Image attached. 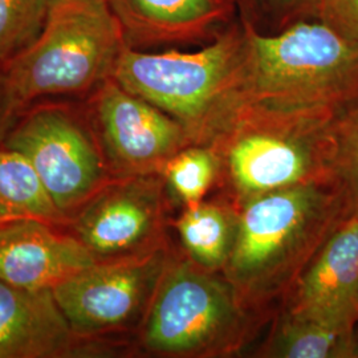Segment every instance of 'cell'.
Returning a JSON list of instances; mask_svg holds the SVG:
<instances>
[{
    "mask_svg": "<svg viewBox=\"0 0 358 358\" xmlns=\"http://www.w3.org/2000/svg\"><path fill=\"white\" fill-rule=\"evenodd\" d=\"M345 215L329 183L267 192L241 206L235 242L222 273L242 306L264 321L271 313L275 316Z\"/></svg>",
    "mask_w": 358,
    "mask_h": 358,
    "instance_id": "6da1fadb",
    "label": "cell"
},
{
    "mask_svg": "<svg viewBox=\"0 0 358 358\" xmlns=\"http://www.w3.org/2000/svg\"><path fill=\"white\" fill-rule=\"evenodd\" d=\"M337 117L325 110L241 103L207 143L219 162L217 194L241 207L287 187L331 185Z\"/></svg>",
    "mask_w": 358,
    "mask_h": 358,
    "instance_id": "7a4b0ae2",
    "label": "cell"
},
{
    "mask_svg": "<svg viewBox=\"0 0 358 358\" xmlns=\"http://www.w3.org/2000/svg\"><path fill=\"white\" fill-rule=\"evenodd\" d=\"M244 26H232L198 51L149 53L125 47L112 78L183 125L192 145H207L242 103Z\"/></svg>",
    "mask_w": 358,
    "mask_h": 358,
    "instance_id": "3957f363",
    "label": "cell"
},
{
    "mask_svg": "<svg viewBox=\"0 0 358 358\" xmlns=\"http://www.w3.org/2000/svg\"><path fill=\"white\" fill-rule=\"evenodd\" d=\"M242 103L343 115L358 103V47L321 20L262 35L244 22Z\"/></svg>",
    "mask_w": 358,
    "mask_h": 358,
    "instance_id": "277c9868",
    "label": "cell"
},
{
    "mask_svg": "<svg viewBox=\"0 0 358 358\" xmlns=\"http://www.w3.org/2000/svg\"><path fill=\"white\" fill-rule=\"evenodd\" d=\"M263 322L242 306L222 272L198 266L173 245L136 333L137 345L157 357H230Z\"/></svg>",
    "mask_w": 358,
    "mask_h": 358,
    "instance_id": "5b68a950",
    "label": "cell"
},
{
    "mask_svg": "<svg viewBox=\"0 0 358 358\" xmlns=\"http://www.w3.org/2000/svg\"><path fill=\"white\" fill-rule=\"evenodd\" d=\"M127 40L108 0H52L38 38L3 66L22 109L88 96L113 75Z\"/></svg>",
    "mask_w": 358,
    "mask_h": 358,
    "instance_id": "8992f818",
    "label": "cell"
},
{
    "mask_svg": "<svg viewBox=\"0 0 358 358\" xmlns=\"http://www.w3.org/2000/svg\"><path fill=\"white\" fill-rule=\"evenodd\" d=\"M1 146L26 157L69 219L112 179L84 103L28 105Z\"/></svg>",
    "mask_w": 358,
    "mask_h": 358,
    "instance_id": "52a82bcc",
    "label": "cell"
},
{
    "mask_svg": "<svg viewBox=\"0 0 358 358\" xmlns=\"http://www.w3.org/2000/svg\"><path fill=\"white\" fill-rule=\"evenodd\" d=\"M171 242L145 255L94 262L52 292L77 337L113 341L138 331L165 269Z\"/></svg>",
    "mask_w": 358,
    "mask_h": 358,
    "instance_id": "ba28073f",
    "label": "cell"
},
{
    "mask_svg": "<svg viewBox=\"0 0 358 358\" xmlns=\"http://www.w3.org/2000/svg\"><path fill=\"white\" fill-rule=\"evenodd\" d=\"M171 205L161 173L112 178L71 217L66 230L94 262L145 255L170 243Z\"/></svg>",
    "mask_w": 358,
    "mask_h": 358,
    "instance_id": "9c48e42d",
    "label": "cell"
},
{
    "mask_svg": "<svg viewBox=\"0 0 358 358\" xmlns=\"http://www.w3.org/2000/svg\"><path fill=\"white\" fill-rule=\"evenodd\" d=\"M84 108L112 178L161 173L174 154L192 145L176 118L112 77L88 94Z\"/></svg>",
    "mask_w": 358,
    "mask_h": 358,
    "instance_id": "30bf717a",
    "label": "cell"
},
{
    "mask_svg": "<svg viewBox=\"0 0 358 358\" xmlns=\"http://www.w3.org/2000/svg\"><path fill=\"white\" fill-rule=\"evenodd\" d=\"M279 309L338 329H357L358 213L341 219Z\"/></svg>",
    "mask_w": 358,
    "mask_h": 358,
    "instance_id": "8fae6325",
    "label": "cell"
},
{
    "mask_svg": "<svg viewBox=\"0 0 358 358\" xmlns=\"http://www.w3.org/2000/svg\"><path fill=\"white\" fill-rule=\"evenodd\" d=\"M72 331L52 289H27L0 279V358H65L115 352Z\"/></svg>",
    "mask_w": 358,
    "mask_h": 358,
    "instance_id": "7c38bea8",
    "label": "cell"
},
{
    "mask_svg": "<svg viewBox=\"0 0 358 358\" xmlns=\"http://www.w3.org/2000/svg\"><path fill=\"white\" fill-rule=\"evenodd\" d=\"M94 263L66 227L24 219L0 224V279L27 289H52Z\"/></svg>",
    "mask_w": 358,
    "mask_h": 358,
    "instance_id": "4fadbf2b",
    "label": "cell"
},
{
    "mask_svg": "<svg viewBox=\"0 0 358 358\" xmlns=\"http://www.w3.org/2000/svg\"><path fill=\"white\" fill-rule=\"evenodd\" d=\"M128 47L186 44L215 38L235 11L234 0H108Z\"/></svg>",
    "mask_w": 358,
    "mask_h": 358,
    "instance_id": "5bb4252c",
    "label": "cell"
},
{
    "mask_svg": "<svg viewBox=\"0 0 358 358\" xmlns=\"http://www.w3.org/2000/svg\"><path fill=\"white\" fill-rule=\"evenodd\" d=\"M239 207L223 195L205 199L192 207H182L178 215L170 219V227L177 235L182 251L198 266L222 272L235 242Z\"/></svg>",
    "mask_w": 358,
    "mask_h": 358,
    "instance_id": "9a60e30c",
    "label": "cell"
},
{
    "mask_svg": "<svg viewBox=\"0 0 358 358\" xmlns=\"http://www.w3.org/2000/svg\"><path fill=\"white\" fill-rule=\"evenodd\" d=\"M260 357L358 358V334L279 309Z\"/></svg>",
    "mask_w": 358,
    "mask_h": 358,
    "instance_id": "2e32d148",
    "label": "cell"
},
{
    "mask_svg": "<svg viewBox=\"0 0 358 358\" xmlns=\"http://www.w3.org/2000/svg\"><path fill=\"white\" fill-rule=\"evenodd\" d=\"M24 219L69 223L26 157L0 146V224Z\"/></svg>",
    "mask_w": 358,
    "mask_h": 358,
    "instance_id": "e0dca14e",
    "label": "cell"
},
{
    "mask_svg": "<svg viewBox=\"0 0 358 358\" xmlns=\"http://www.w3.org/2000/svg\"><path fill=\"white\" fill-rule=\"evenodd\" d=\"M161 174L173 203L180 208L198 205L217 187V154L210 145H189L167 161Z\"/></svg>",
    "mask_w": 358,
    "mask_h": 358,
    "instance_id": "ac0fdd59",
    "label": "cell"
},
{
    "mask_svg": "<svg viewBox=\"0 0 358 358\" xmlns=\"http://www.w3.org/2000/svg\"><path fill=\"white\" fill-rule=\"evenodd\" d=\"M331 185L340 195L346 215L358 213V103L334 121Z\"/></svg>",
    "mask_w": 358,
    "mask_h": 358,
    "instance_id": "d6986e66",
    "label": "cell"
},
{
    "mask_svg": "<svg viewBox=\"0 0 358 358\" xmlns=\"http://www.w3.org/2000/svg\"><path fill=\"white\" fill-rule=\"evenodd\" d=\"M52 0H0V65L38 38Z\"/></svg>",
    "mask_w": 358,
    "mask_h": 358,
    "instance_id": "ffe728a7",
    "label": "cell"
},
{
    "mask_svg": "<svg viewBox=\"0 0 358 358\" xmlns=\"http://www.w3.org/2000/svg\"><path fill=\"white\" fill-rule=\"evenodd\" d=\"M317 17L358 47V0H321Z\"/></svg>",
    "mask_w": 358,
    "mask_h": 358,
    "instance_id": "44dd1931",
    "label": "cell"
},
{
    "mask_svg": "<svg viewBox=\"0 0 358 358\" xmlns=\"http://www.w3.org/2000/svg\"><path fill=\"white\" fill-rule=\"evenodd\" d=\"M22 110L23 109L13 94L7 75L0 65V146Z\"/></svg>",
    "mask_w": 358,
    "mask_h": 358,
    "instance_id": "7402d4cb",
    "label": "cell"
},
{
    "mask_svg": "<svg viewBox=\"0 0 358 358\" xmlns=\"http://www.w3.org/2000/svg\"><path fill=\"white\" fill-rule=\"evenodd\" d=\"M271 6L285 15V16H299V15H319L321 0H268Z\"/></svg>",
    "mask_w": 358,
    "mask_h": 358,
    "instance_id": "603a6c76",
    "label": "cell"
}]
</instances>
